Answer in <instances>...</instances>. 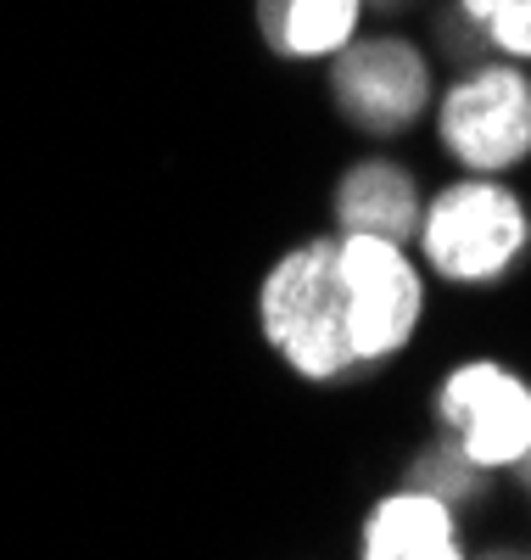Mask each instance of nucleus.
Instances as JSON below:
<instances>
[{
  "label": "nucleus",
  "mask_w": 531,
  "mask_h": 560,
  "mask_svg": "<svg viewBox=\"0 0 531 560\" xmlns=\"http://www.w3.org/2000/svg\"><path fill=\"white\" fill-rule=\"evenodd\" d=\"M258 331L269 353L292 376L330 387L364 376L353 353V325H347V287H342V253L335 236L292 242L258 280Z\"/></svg>",
  "instance_id": "obj_1"
},
{
  "label": "nucleus",
  "mask_w": 531,
  "mask_h": 560,
  "mask_svg": "<svg viewBox=\"0 0 531 560\" xmlns=\"http://www.w3.org/2000/svg\"><path fill=\"white\" fill-rule=\"evenodd\" d=\"M414 247L448 287H493L531 253V208L504 174H464L425 202Z\"/></svg>",
  "instance_id": "obj_2"
},
{
  "label": "nucleus",
  "mask_w": 531,
  "mask_h": 560,
  "mask_svg": "<svg viewBox=\"0 0 531 560\" xmlns=\"http://www.w3.org/2000/svg\"><path fill=\"white\" fill-rule=\"evenodd\" d=\"M430 107H437V140L464 174H509L531 158L526 62H475Z\"/></svg>",
  "instance_id": "obj_3"
},
{
  "label": "nucleus",
  "mask_w": 531,
  "mask_h": 560,
  "mask_svg": "<svg viewBox=\"0 0 531 560\" xmlns=\"http://www.w3.org/2000/svg\"><path fill=\"white\" fill-rule=\"evenodd\" d=\"M335 253H342L353 353L364 370H375L414 342L425 319V275L403 242L364 236V230H335Z\"/></svg>",
  "instance_id": "obj_4"
},
{
  "label": "nucleus",
  "mask_w": 531,
  "mask_h": 560,
  "mask_svg": "<svg viewBox=\"0 0 531 560\" xmlns=\"http://www.w3.org/2000/svg\"><path fill=\"white\" fill-rule=\"evenodd\" d=\"M437 427L475 471L526 465L531 459V382L504 359H464L437 387Z\"/></svg>",
  "instance_id": "obj_5"
},
{
  "label": "nucleus",
  "mask_w": 531,
  "mask_h": 560,
  "mask_svg": "<svg viewBox=\"0 0 531 560\" xmlns=\"http://www.w3.org/2000/svg\"><path fill=\"white\" fill-rule=\"evenodd\" d=\"M330 96L353 129L386 140V135H403L437 102V90H430V62L420 45L398 34H353L330 57Z\"/></svg>",
  "instance_id": "obj_6"
},
{
  "label": "nucleus",
  "mask_w": 531,
  "mask_h": 560,
  "mask_svg": "<svg viewBox=\"0 0 531 560\" xmlns=\"http://www.w3.org/2000/svg\"><path fill=\"white\" fill-rule=\"evenodd\" d=\"M358 555L364 560H459L464 555L459 504L414 482L398 493H380L358 527Z\"/></svg>",
  "instance_id": "obj_7"
},
{
  "label": "nucleus",
  "mask_w": 531,
  "mask_h": 560,
  "mask_svg": "<svg viewBox=\"0 0 531 560\" xmlns=\"http://www.w3.org/2000/svg\"><path fill=\"white\" fill-rule=\"evenodd\" d=\"M420 213H425L420 179L392 158H364L335 179V230H364V236H386L409 247Z\"/></svg>",
  "instance_id": "obj_8"
},
{
  "label": "nucleus",
  "mask_w": 531,
  "mask_h": 560,
  "mask_svg": "<svg viewBox=\"0 0 531 560\" xmlns=\"http://www.w3.org/2000/svg\"><path fill=\"white\" fill-rule=\"evenodd\" d=\"M258 39L280 62H330L364 23V0H252Z\"/></svg>",
  "instance_id": "obj_9"
},
{
  "label": "nucleus",
  "mask_w": 531,
  "mask_h": 560,
  "mask_svg": "<svg viewBox=\"0 0 531 560\" xmlns=\"http://www.w3.org/2000/svg\"><path fill=\"white\" fill-rule=\"evenodd\" d=\"M464 23L509 62H531V0H459Z\"/></svg>",
  "instance_id": "obj_10"
},
{
  "label": "nucleus",
  "mask_w": 531,
  "mask_h": 560,
  "mask_svg": "<svg viewBox=\"0 0 531 560\" xmlns=\"http://www.w3.org/2000/svg\"><path fill=\"white\" fill-rule=\"evenodd\" d=\"M481 477H487V471H475V465L442 438L437 448H425V454H420V465H414V477H409V482H414V488H430V493H442L448 504H464V499L475 493Z\"/></svg>",
  "instance_id": "obj_11"
},
{
  "label": "nucleus",
  "mask_w": 531,
  "mask_h": 560,
  "mask_svg": "<svg viewBox=\"0 0 531 560\" xmlns=\"http://www.w3.org/2000/svg\"><path fill=\"white\" fill-rule=\"evenodd\" d=\"M526 482H531V459H526Z\"/></svg>",
  "instance_id": "obj_12"
}]
</instances>
